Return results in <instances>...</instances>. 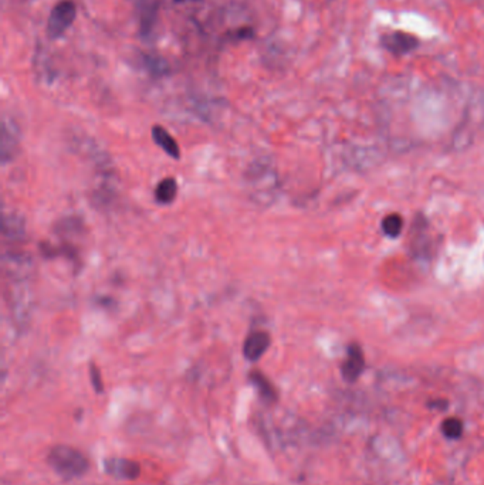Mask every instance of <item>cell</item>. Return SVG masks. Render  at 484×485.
<instances>
[{
	"instance_id": "6da1fadb",
	"label": "cell",
	"mask_w": 484,
	"mask_h": 485,
	"mask_svg": "<svg viewBox=\"0 0 484 485\" xmlns=\"http://www.w3.org/2000/svg\"><path fill=\"white\" fill-rule=\"evenodd\" d=\"M48 464L64 479L80 478L90 470L88 458L80 450L65 444L54 446L49 451Z\"/></svg>"
},
{
	"instance_id": "7a4b0ae2",
	"label": "cell",
	"mask_w": 484,
	"mask_h": 485,
	"mask_svg": "<svg viewBox=\"0 0 484 485\" xmlns=\"http://www.w3.org/2000/svg\"><path fill=\"white\" fill-rule=\"evenodd\" d=\"M76 16H77V9L72 0H61V2H59L53 8L49 17V23H48L49 37L53 40L60 39L68 29L72 28V25L76 20Z\"/></svg>"
},
{
	"instance_id": "3957f363",
	"label": "cell",
	"mask_w": 484,
	"mask_h": 485,
	"mask_svg": "<svg viewBox=\"0 0 484 485\" xmlns=\"http://www.w3.org/2000/svg\"><path fill=\"white\" fill-rule=\"evenodd\" d=\"M103 466L104 471L115 479L134 481L141 475V464L129 458L108 457L103 461Z\"/></svg>"
},
{
	"instance_id": "277c9868",
	"label": "cell",
	"mask_w": 484,
	"mask_h": 485,
	"mask_svg": "<svg viewBox=\"0 0 484 485\" xmlns=\"http://www.w3.org/2000/svg\"><path fill=\"white\" fill-rule=\"evenodd\" d=\"M365 369V358L364 352L361 349V346L357 343L350 345V348L347 351V359L341 366V374L345 382L354 383L358 380L361 374Z\"/></svg>"
},
{
	"instance_id": "5b68a950",
	"label": "cell",
	"mask_w": 484,
	"mask_h": 485,
	"mask_svg": "<svg viewBox=\"0 0 484 485\" xmlns=\"http://www.w3.org/2000/svg\"><path fill=\"white\" fill-rule=\"evenodd\" d=\"M271 345V336L266 331H253L244 341L243 355L249 362H257Z\"/></svg>"
},
{
	"instance_id": "8992f818",
	"label": "cell",
	"mask_w": 484,
	"mask_h": 485,
	"mask_svg": "<svg viewBox=\"0 0 484 485\" xmlns=\"http://www.w3.org/2000/svg\"><path fill=\"white\" fill-rule=\"evenodd\" d=\"M249 380L257 390V394L260 399L267 403V405H274L279 400V391L275 389V386L271 383V380L260 371H251L249 374Z\"/></svg>"
},
{
	"instance_id": "52a82bcc",
	"label": "cell",
	"mask_w": 484,
	"mask_h": 485,
	"mask_svg": "<svg viewBox=\"0 0 484 485\" xmlns=\"http://www.w3.org/2000/svg\"><path fill=\"white\" fill-rule=\"evenodd\" d=\"M382 44L388 52L399 56L412 52L418 45V40L408 33L397 32L385 36L382 39Z\"/></svg>"
},
{
	"instance_id": "ba28073f",
	"label": "cell",
	"mask_w": 484,
	"mask_h": 485,
	"mask_svg": "<svg viewBox=\"0 0 484 485\" xmlns=\"http://www.w3.org/2000/svg\"><path fill=\"white\" fill-rule=\"evenodd\" d=\"M140 10V33L141 36H149L158 20V2L156 0H141L138 5Z\"/></svg>"
},
{
	"instance_id": "9c48e42d",
	"label": "cell",
	"mask_w": 484,
	"mask_h": 485,
	"mask_svg": "<svg viewBox=\"0 0 484 485\" xmlns=\"http://www.w3.org/2000/svg\"><path fill=\"white\" fill-rule=\"evenodd\" d=\"M19 138L20 132L17 125L10 121L5 120L3 121V136H2V162L6 164L8 160H10L19 147Z\"/></svg>"
},
{
	"instance_id": "30bf717a",
	"label": "cell",
	"mask_w": 484,
	"mask_h": 485,
	"mask_svg": "<svg viewBox=\"0 0 484 485\" xmlns=\"http://www.w3.org/2000/svg\"><path fill=\"white\" fill-rule=\"evenodd\" d=\"M152 140L159 148H162L165 151V153H168L171 158H173V159L180 158V149H179L178 142L164 127L155 125L152 128Z\"/></svg>"
},
{
	"instance_id": "8fae6325",
	"label": "cell",
	"mask_w": 484,
	"mask_h": 485,
	"mask_svg": "<svg viewBox=\"0 0 484 485\" xmlns=\"http://www.w3.org/2000/svg\"><path fill=\"white\" fill-rule=\"evenodd\" d=\"M178 195V182L173 177H165L158 183L155 189V199L160 204H169Z\"/></svg>"
},
{
	"instance_id": "7c38bea8",
	"label": "cell",
	"mask_w": 484,
	"mask_h": 485,
	"mask_svg": "<svg viewBox=\"0 0 484 485\" xmlns=\"http://www.w3.org/2000/svg\"><path fill=\"white\" fill-rule=\"evenodd\" d=\"M3 236L9 240H21L25 237V222L16 215H9L3 222Z\"/></svg>"
},
{
	"instance_id": "4fadbf2b",
	"label": "cell",
	"mask_w": 484,
	"mask_h": 485,
	"mask_svg": "<svg viewBox=\"0 0 484 485\" xmlns=\"http://www.w3.org/2000/svg\"><path fill=\"white\" fill-rule=\"evenodd\" d=\"M144 67L147 68V72L154 76V77H165L169 74L171 67L168 61L155 54H145L144 56Z\"/></svg>"
},
{
	"instance_id": "5bb4252c",
	"label": "cell",
	"mask_w": 484,
	"mask_h": 485,
	"mask_svg": "<svg viewBox=\"0 0 484 485\" xmlns=\"http://www.w3.org/2000/svg\"><path fill=\"white\" fill-rule=\"evenodd\" d=\"M441 429L449 440H459L463 435V422L457 418H449L443 420Z\"/></svg>"
},
{
	"instance_id": "9a60e30c",
	"label": "cell",
	"mask_w": 484,
	"mask_h": 485,
	"mask_svg": "<svg viewBox=\"0 0 484 485\" xmlns=\"http://www.w3.org/2000/svg\"><path fill=\"white\" fill-rule=\"evenodd\" d=\"M402 227H403V220L397 213L389 215L382 220V230L388 237H392V239L398 237L402 232Z\"/></svg>"
},
{
	"instance_id": "2e32d148",
	"label": "cell",
	"mask_w": 484,
	"mask_h": 485,
	"mask_svg": "<svg viewBox=\"0 0 484 485\" xmlns=\"http://www.w3.org/2000/svg\"><path fill=\"white\" fill-rule=\"evenodd\" d=\"M90 379H91V385H93L97 394L98 395L104 394V383L101 379V372L94 363H90Z\"/></svg>"
},
{
	"instance_id": "e0dca14e",
	"label": "cell",
	"mask_w": 484,
	"mask_h": 485,
	"mask_svg": "<svg viewBox=\"0 0 484 485\" xmlns=\"http://www.w3.org/2000/svg\"><path fill=\"white\" fill-rule=\"evenodd\" d=\"M448 400H433V402H429L428 406L430 409H439V410H446L448 409Z\"/></svg>"
},
{
	"instance_id": "ac0fdd59",
	"label": "cell",
	"mask_w": 484,
	"mask_h": 485,
	"mask_svg": "<svg viewBox=\"0 0 484 485\" xmlns=\"http://www.w3.org/2000/svg\"><path fill=\"white\" fill-rule=\"evenodd\" d=\"M175 2H191V0H175Z\"/></svg>"
}]
</instances>
